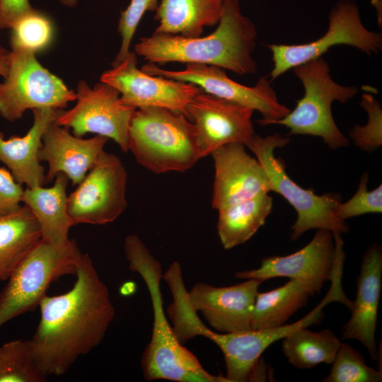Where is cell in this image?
Returning <instances> with one entry per match:
<instances>
[{
  "mask_svg": "<svg viewBox=\"0 0 382 382\" xmlns=\"http://www.w3.org/2000/svg\"><path fill=\"white\" fill-rule=\"evenodd\" d=\"M141 70L149 75L194 83L207 93L257 111L262 115L257 121L262 126L272 125L291 110L279 101L269 76L260 78L254 86H247L230 79L224 69L202 64H186L184 69L173 71L147 63Z\"/></svg>",
  "mask_w": 382,
  "mask_h": 382,
  "instance_id": "cell-10",
  "label": "cell"
},
{
  "mask_svg": "<svg viewBox=\"0 0 382 382\" xmlns=\"http://www.w3.org/2000/svg\"><path fill=\"white\" fill-rule=\"evenodd\" d=\"M273 199L262 193L249 199L218 209L217 233L226 250L250 239L272 212Z\"/></svg>",
  "mask_w": 382,
  "mask_h": 382,
  "instance_id": "cell-25",
  "label": "cell"
},
{
  "mask_svg": "<svg viewBox=\"0 0 382 382\" xmlns=\"http://www.w3.org/2000/svg\"><path fill=\"white\" fill-rule=\"evenodd\" d=\"M332 366L323 382H380L382 372L366 365L364 357L347 343L341 342Z\"/></svg>",
  "mask_w": 382,
  "mask_h": 382,
  "instance_id": "cell-29",
  "label": "cell"
},
{
  "mask_svg": "<svg viewBox=\"0 0 382 382\" xmlns=\"http://www.w3.org/2000/svg\"><path fill=\"white\" fill-rule=\"evenodd\" d=\"M222 13L223 0H160L154 33L198 37L205 27L219 23Z\"/></svg>",
  "mask_w": 382,
  "mask_h": 382,
  "instance_id": "cell-23",
  "label": "cell"
},
{
  "mask_svg": "<svg viewBox=\"0 0 382 382\" xmlns=\"http://www.w3.org/2000/svg\"><path fill=\"white\" fill-rule=\"evenodd\" d=\"M33 113V124L24 136L6 139L0 133V161L15 180L26 187L43 186L47 183L38 153L42 144V135L55 117V110L50 108L35 109Z\"/></svg>",
  "mask_w": 382,
  "mask_h": 382,
  "instance_id": "cell-20",
  "label": "cell"
},
{
  "mask_svg": "<svg viewBox=\"0 0 382 382\" xmlns=\"http://www.w3.org/2000/svg\"><path fill=\"white\" fill-rule=\"evenodd\" d=\"M345 45L354 47L369 56L378 54L382 48V35L368 30L362 23L355 0H340L328 15L324 35L304 44H265L272 53L271 81L301 64L322 57L331 47Z\"/></svg>",
  "mask_w": 382,
  "mask_h": 382,
  "instance_id": "cell-9",
  "label": "cell"
},
{
  "mask_svg": "<svg viewBox=\"0 0 382 382\" xmlns=\"http://www.w3.org/2000/svg\"><path fill=\"white\" fill-rule=\"evenodd\" d=\"M369 173L361 176L359 187L355 194L347 202H340L334 209L338 219L345 221L347 219L370 213L382 212V186L369 191L367 183Z\"/></svg>",
  "mask_w": 382,
  "mask_h": 382,
  "instance_id": "cell-31",
  "label": "cell"
},
{
  "mask_svg": "<svg viewBox=\"0 0 382 382\" xmlns=\"http://www.w3.org/2000/svg\"><path fill=\"white\" fill-rule=\"evenodd\" d=\"M211 155L214 165L212 198L214 209L218 210L272 191L264 168L246 152L245 145L225 144Z\"/></svg>",
  "mask_w": 382,
  "mask_h": 382,
  "instance_id": "cell-15",
  "label": "cell"
},
{
  "mask_svg": "<svg viewBox=\"0 0 382 382\" xmlns=\"http://www.w3.org/2000/svg\"><path fill=\"white\" fill-rule=\"evenodd\" d=\"M241 0H223V13L210 35L193 38L154 33L134 46L137 55L158 66L168 62L216 66L239 75L253 74L257 28L241 11Z\"/></svg>",
  "mask_w": 382,
  "mask_h": 382,
  "instance_id": "cell-2",
  "label": "cell"
},
{
  "mask_svg": "<svg viewBox=\"0 0 382 382\" xmlns=\"http://www.w3.org/2000/svg\"><path fill=\"white\" fill-rule=\"evenodd\" d=\"M47 378L35 364L30 339L0 345V382H45Z\"/></svg>",
  "mask_w": 382,
  "mask_h": 382,
  "instance_id": "cell-27",
  "label": "cell"
},
{
  "mask_svg": "<svg viewBox=\"0 0 382 382\" xmlns=\"http://www.w3.org/2000/svg\"><path fill=\"white\" fill-rule=\"evenodd\" d=\"M127 149L139 164L156 174L185 172L200 159L192 122L183 112L161 107L134 110Z\"/></svg>",
  "mask_w": 382,
  "mask_h": 382,
  "instance_id": "cell-4",
  "label": "cell"
},
{
  "mask_svg": "<svg viewBox=\"0 0 382 382\" xmlns=\"http://www.w3.org/2000/svg\"><path fill=\"white\" fill-rule=\"evenodd\" d=\"M260 279H248L242 283L217 287L196 283L188 297L193 309L200 311L209 325L221 333L251 330L253 308Z\"/></svg>",
  "mask_w": 382,
  "mask_h": 382,
  "instance_id": "cell-16",
  "label": "cell"
},
{
  "mask_svg": "<svg viewBox=\"0 0 382 382\" xmlns=\"http://www.w3.org/2000/svg\"><path fill=\"white\" fill-rule=\"evenodd\" d=\"M368 115L366 125H355L349 136L355 146L372 152L382 145V110L379 101L371 94L364 93L359 103Z\"/></svg>",
  "mask_w": 382,
  "mask_h": 382,
  "instance_id": "cell-30",
  "label": "cell"
},
{
  "mask_svg": "<svg viewBox=\"0 0 382 382\" xmlns=\"http://www.w3.org/2000/svg\"><path fill=\"white\" fill-rule=\"evenodd\" d=\"M134 52L111 69L105 71L100 81L117 89L121 101L136 109L161 107L180 112L202 89L194 83L149 75L137 68Z\"/></svg>",
  "mask_w": 382,
  "mask_h": 382,
  "instance_id": "cell-13",
  "label": "cell"
},
{
  "mask_svg": "<svg viewBox=\"0 0 382 382\" xmlns=\"http://www.w3.org/2000/svg\"><path fill=\"white\" fill-rule=\"evenodd\" d=\"M40 240L39 224L25 205L0 214V282L8 279Z\"/></svg>",
  "mask_w": 382,
  "mask_h": 382,
  "instance_id": "cell-24",
  "label": "cell"
},
{
  "mask_svg": "<svg viewBox=\"0 0 382 382\" xmlns=\"http://www.w3.org/2000/svg\"><path fill=\"white\" fill-rule=\"evenodd\" d=\"M136 290V284L132 282H127L123 284L120 289V291L123 296L132 295Z\"/></svg>",
  "mask_w": 382,
  "mask_h": 382,
  "instance_id": "cell-36",
  "label": "cell"
},
{
  "mask_svg": "<svg viewBox=\"0 0 382 382\" xmlns=\"http://www.w3.org/2000/svg\"><path fill=\"white\" fill-rule=\"evenodd\" d=\"M81 255L74 240L64 248L40 240L16 267L0 293V328L39 306L52 282L75 274Z\"/></svg>",
  "mask_w": 382,
  "mask_h": 382,
  "instance_id": "cell-7",
  "label": "cell"
},
{
  "mask_svg": "<svg viewBox=\"0 0 382 382\" xmlns=\"http://www.w3.org/2000/svg\"><path fill=\"white\" fill-rule=\"evenodd\" d=\"M124 250L129 268L144 279L152 303L151 338L141 359L146 381L165 379L178 382H228L223 376L207 371L198 359L178 340L163 308L160 282L161 263L137 235L125 238Z\"/></svg>",
  "mask_w": 382,
  "mask_h": 382,
  "instance_id": "cell-3",
  "label": "cell"
},
{
  "mask_svg": "<svg viewBox=\"0 0 382 382\" xmlns=\"http://www.w3.org/2000/svg\"><path fill=\"white\" fill-rule=\"evenodd\" d=\"M289 138L279 133L262 137L256 134L246 146L253 151L269 178L271 190L281 195L295 209L297 219L291 226V239L296 241L311 229H326L342 234L349 230L345 221L336 217L334 209L341 202L335 193L318 195L301 187L287 175L284 162L274 150L285 146Z\"/></svg>",
  "mask_w": 382,
  "mask_h": 382,
  "instance_id": "cell-6",
  "label": "cell"
},
{
  "mask_svg": "<svg viewBox=\"0 0 382 382\" xmlns=\"http://www.w3.org/2000/svg\"><path fill=\"white\" fill-rule=\"evenodd\" d=\"M24 190L8 169L0 167V214L17 210L21 206Z\"/></svg>",
  "mask_w": 382,
  "mask_h": 382,
  "instance_id": "cell-33",
  "label": "cell"
},
{
  "mask_svg": "<svg viewBox=\"0 0 382 382\" xmlns=\"http://www.w3.org/2000/svg\"><path fill=\"white\" fill-rule=\"evenodd\" d=\"M127 173L121 160L103 153L68 196V210L75 225H103L126 209Z\"/></svg>",
  "mask_w": 382,
  "mask_h": 382,
  "instance_id": "cell-12",
  "label": "cell"
},
{
  "mask_svg": "<svg viewBox=\"0 0 382 382\" xmlns=\"http://www.w3.org/2000/svg\"><path fill=\"white\" fill-rule=\"evenodd\" d=\"M52 186H35L24 190L22 202L35 217L41 232V240L58 248L68 245L71 239L69 232L75 226L68 210L66 188L68 178L58 173Z\"/></svg>",
  "mask_w": 382,
  "mask_h": 382,
  "instance_id": "cell-21",
  "label": "cell"
},
{
  "mask_svg": "<svg viewBox=\"0 0 382 382\" xmlns=\"http://www.w3.org/2000/svg\"><path fill=\"white\" fill-rule=\"evenodd\" d=\"M10 45L36 53L47 48L53 37V23L45 13L33 8L11 28Z\"/></svg>",
  "mask_w": 382,
  "mask_h": 382,
  "instance_id": "cell-28",
  "label": "cell"
},
{
  "mask_svg": "<svg viewBox=\"0 0 382 382\" xmlns=\"http://www.w3.org/2000/svg\"><path fill=\"white\" fill-rule=\"evenodd\" d=\"M33 9L29 0H0V28L11 29L19 18Z\"/></svg>",
  "mask_w": 382,
  "mask_h": 382,
  "instance_id": "cell-34",
  "label": "cell"
},
{
  "mask_svg": "<svg viewBox=\"0 0 382 382\" xmlns=\"http://www.w3.org/2000/svg\"><path fill=\"white\" fill-rule=\"evenodd\" d=\"M325 281L320 279H290L269 291L257 293L251 320V330H263L286 324L308 299L318 294Z\"/></svg>",
  "mask_w": 382,
  "mask_h": 382,
  "instance_id": "cell-22",
  "label": "cell"
},
{
  "mask_svg": "<svg viewBox=\"0 0 382 382\" xmlns=\"http://www.w3.org/2000/svg\"><path fill=\"white\" fill-rule=\"evenodd\" d=\"M282 340L284 356L299 369L332 364L342 342L329 329L313 332L306 328H298Z\"/></svg>",
  "mask_w": 382,
  "mask_h": 382,
  "instance_id": "cell-26",
  "label": "cell"
},
{
  "mask_svg": "<svg viewBox=\"0 0 382 382\" xmlns=\"http://www.w3.org/2000/svg\"><path fill=\"white\" fill-rule=\"evenodd\" d=\"M108 141L100 135L89 139L76 137L54 120L42 135L38 153L39 160L48 163L46 183L54 180L58 173H63L73 185H79L105 151Z\"/></svg>",
  "mask_w": 382,
  "mask_h": 382,
  "instance_id": "cell-17",
  "label": "cell"
},
{
  "mask_svg": "<svg viewBox=\"0 0 382 382\" xmlns=\"http://www.w3.org/2000/svg\"><path fill=\"white\" fill-rule=\"evenodd\" d=\"M371 4L375 6L377 13L378 26L382 25V0H371Z\"/></svg>",
  "mask_w": 382,
  "mask_h": 382,
  "instance_id": "cell-37",
  "label": "cell"
},
{
  "mask_svg": "<svg viewBox=\"0 0 382 382\" xmlns=\"http://www.w3.org/2000/svg\"><path fill=\"white\" fill-rule=\"evenodd\" d=\"M302 83L304 93L296 105L282 119L272 125L289 129V135H311L320 137L331 149L349 145V141L337 126L331 110L332 103H346L359 92L357 86H342L331 77L328 62L322 57L314 59L292 69Z\"/></svg>",
  "mask_w": 382,
  "mask_h": 382,
  "instance_id": "cell-5",
  "label": "cell"
},
{
  "mask_svg": "<svg viewBox=\"0 0 382 382\" xmlns=\"http://www.w3.org/2000/svg\"><path fill=\"white\" fill-rule=\"evenodd\" d=\"M335 260L332 233L326 229H317L312 240L296 253L285 256L265 257L258 268L236 272L235 277L265 282L271 278L284 277L289 279H320L327 282L332 278Z\"/></svg>",
  "mask_w": 382,
  "mask_h": 382,
  "instance_id": "cell-18",
  "label": "cell"
},
{
  "mask_svg": "<svg viewBox=\"0 0 382 382\" xmlns=\"http://www.w3.org/2000/svg\"><path fill=\"white\" fill-rule=\"evenodd\" d=\"M158 0H131L127 8L121 12L118 32L121 36L120 50L112 66L120 63L128 54L137 28L146 11H156Z\"/></svg>",
  "mask_w": 382,
  "mask_h": 382,
  "instance_id": "cell-32",
  "label": "cell"
},
{
  "mask_svg": "<svg viewBox=\"0 0 382 382\" xmlns=\"http://www.w3.org/2000/svg\"><path fill=\"white\" fill-rule=\"evenodd\" d=\"M76 100L70 110H55V122L72 129L76 137L93 133L111 139L127 152L128 128L136 108L124 104L120 92L101 81L93 88L85 81H79Z\"/></svg>",
  "mask_w": 382,
  "mask_h": 382,
  "instance_id": "cell-11",
  "label": "cell"
},
{
  "mask_svg": "<svg viewBox=\"0 0 382 382\" xmlns=\"http://www.w3.org/2000/svg\"><path fill=\"white\" fill-rule=\"evenodd\" d=\"M76 280L68 291L42 299L40 319L30 339L35 364L46 377L65 374L98 346L115 311L108 289L88 254H82Z\"/></svg>",
  "mask_w": 382,
  "mask_h": 382,
  "instance_id": "cell-1",
  "label": "cell"
},
{
  "mask_svg": "<svg viewBox=\"0 0 382 382\" xmlns=\"http://www.w3.org/2000/svg\"><path fill=\"white\" fill-rule=\"evenodd\" d=\"M382 250L373 243L362 257L360 272L357 279L356 298L352 301L351 317L345 324L342 339L359 341L376 359L377 347L375 332L381 291Z\"/></svg>",
  "mask_w": 382,
  "mask_h": 382,
  "instance_id": "cell-19",
  "label": "cell"
},
{
  "mask_svg": "<svg viewBox=\"0 0 382 382\" xmlns=\"http://www.w3.org/2000/svg\"><path fill=\"white\" fill-rule=\"evenodd\" d=\"M59 1L63 5L72 8V7H74L77 4L79 0H59Z\"/></svg>",
  "mask_w": 382,
  "mask_h": 382,
  "instance_id": "cell-38",
  "label": "cell"
},
{
  "mask_svg": "<svg viewBox=\"0 0 382 382\" xmlns=\"http://www.w3.org/2000/svg\"><path fill=\"white\" fill-rule=\"evenodd\" d=\"M9 52L10 51L0 45V76L4 79L8 74Z\"/></svg>",
  "mask_w": 382,
  "mask_h": 382,
  "instance_id": "cell-35",
  "label": "cell"
},
{
  "mask_svg": "<svg viewBox=\"0 0 382 382\" xmlns=\"http://www.w3.org/2000/svg\"><path fill=\"white\" fill-rule=\"evenodd\" d=\"M76 100V93L45 69L35 53L12 48L8 70L0 83V116L9 122L22 118L27 110L64 109Z\"/></svg>",
  "mask_w": 382,
  "mask_h": 382,
  "instance_id": "cell-8",
  "label": "cell"
},
{
  "mask_svg": "<svg viewBox=\"0 0 382 382\" xmlns=\"http://www.w3.org/2000/svg\"><path fill=\"white\" fill-rule=\"evenodd\" d=\"M248 108L199 91L187 105L185 115L195 126L200 158L231 143L247 146L255 135Z\"/></svg>",
  "mask_w": 382,
  "mask_h": 382,
  "instance_id": "cell-14",
  "label": "cell"
}]
</instances>
